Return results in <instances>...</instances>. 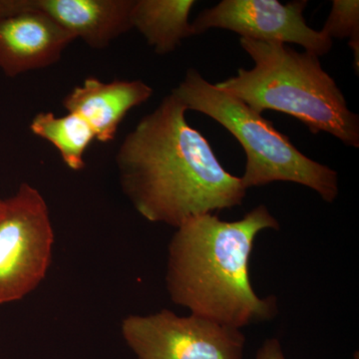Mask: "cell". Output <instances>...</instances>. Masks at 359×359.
<instances>
[{
	"instance_id": "cell-4",
	"label": "cell",
	"mask_w": 359,
	"mask_h": 359,
	"mask_svg": "<svg viewBox=\"0 0 359 359\" xmlns=\"http://www.w3.org/2000/svg\"><path fill=\"white\" fill-rule=\"evenodd\" d=\"M172 93L187 110L209 116L242 145L247 164L241 181L245 190L273 182H290L316 191L328 204L339 197L337 171L302 154L273 123L208 82L195 68L187 71Z\"/></svg>"
},
{
	"instance_id": "cell-3",
	"label": "cell",
	"mask_w": 359,
	"mask_h": 359,
	"mask_svg": "<svg viewBox=\"0 0 359 359\" xmlns=\"http://www.w3.org/2000/svg\"><path fill=\"white\" fill-rule=\"evenodd\" d=\"M240 45L254 60L250 70L215 84L255 112L278 111L297 118L309 132H325L349 147H359V117L325 72L320 57L289 45L241 37Z\"/></svg>"
},
{
	"instance_id": "cell-6",
	"label": "cell",
	"mask_w": 359,
	"mask_h": 359,
	"mask_svg": "<svg viewBox=\"0 0 359 359\" xmlns=\"http://www.w3.org/2000/svg\"><path fill=\"white\" fill-rule=\"evenodd\" d=\"M121 332L138 359L244 358L242 330L192 313L131 314L122 320Z\"/></svg>"
},
{
	"instance_id": "cell-9",
	"label": "cell",
	"mask_w": 359,
	"mask_h": 359,
	"mask_svg": "<svg viewBox=\"0 0 359 359\" xmlns=\"http://www.w3.org/2000/svg\"><path fill=\"white\" fill-rule=\"evenodd\" d=\"M152 87L142 80L103 82L88 77L62 100L67 113L77 115L92 129L97 141L114 140L118 128L129 111L147 102Z\"/></svg>"
},
{
	"instance_id": "cell-14",
	"label": "cell",
	"mask_w": 359,
	"mask_h": 359,
	"mask_svg": "<svg viewBox=\"0 0 359 359\" xmlns=\"http://www.w3.org/2000/svg\"><path fill=\"white\" fill-rule=\"evenodd\" d=\"M256 359H285L278 339H266L257 351Z\"/></svg>"
},
{
	"instance_id": "cell-10",
	"label": "cell",
	"mask_w": 359,
	"mask_h": 359,
	"mask_svg": "<svg viewBox=\"0 0 359 359\" xmlns=\"http://www.w3.org/2000/svg\"><path fill=\"white\" fill-rule=\"evenodd\" d=\"M76 39L92 49H104L133 29L134 0H33Z\"/></svg>"
},
{
	"instance_id": "cell-8",
	"label": "cell",
	"mask_w": 359,
	"mask_h": 359,
	"mask_svg": "<svg viewBox=\"0 0 359 359\" xmlns=\"http://www.w3.org/2000/svg\"><path fill=\"white\" fill-rule=\"evenodd\" d=\"M29 8L0 20V70L7 77L57 63L75 37L29 0Z\"/></svg>"
},
{
	"instance_id": "cell-2",
	"label": "cell",
	"mask_w": 359,
	"mask_h": 359,
	"mask_svg": "<svg viewBox=\"0 0 359 359\" xmlns=\"http://www.w3.org/2000/svg\"><path fill=\"white\" fill-rule=\"evenodd\" d=\"M264 230H280L264 205L238 221H224L210 212L181 224L168 247L171 301L195 316L238 330L275 318L276 297H259L249 275L255 240Z\"/></svg>"
},
{
	"instance_id": "cell-7",
	"label": "cell",
	"mask_w": 359,
	"mask_h": 359,
	"mask_svg": "<svg viewBox=\"0 0 359 359\" xmlns=\"http://www.w3.org/2000/svg\"><path fill=\"white\" fill-rule=\"evenodd\" d=\"M306 0L285 4L278 0H223L199 14L192 22L194 34L219 28L257 41L299 44L320 57L332 50L334 42L306 25Z\"/></svg>"
},
{
	"instance_id": "cell-11",
	"label": "cell",
	"mask_w": 359,
	"mask_h": 359,
	"mask_svg": "<svg viewBox=\"0 0 359 359\" xmlns=\"http://www.w3.org/2000/svg\"><path fill=\"white\" fill-rule=\"evenodd\" d=\"M195 4L194 0H134L132 27L143 35L155 53L166 55L195 35L189 21Z\"/></svg>"
},
{
	"instance_id": "cell-12",
	"label": "cell",
	"mask_w": 359,
	"mask_h": 359,
	"mask_svg": "<svg viewBox=\"0 0 359 359\" xmlns=\"http://www.w3.org/2000/svg\"><path fill=\"white\" fill-rule=\"evenodd\" d=\"M30 130L39 138L49 142L60 154L66 166L74 171L85 167L84 156L95 135L77 115L67 113L57 116L41 112L33 117Z\"/></svg>"
},
{
	"instance_id": "cell-5",
	"label": "cell",
	"mask_w": 359,
	"mask_h": 359,
	"mask_svg": "<svg viewBox=\"0 0 359 359\" xmlns=\"http://www.w3.org/2000/svg\"><path fill=\"white\" fill-rule=\"evenodd\" d=\"M54 230L42 194L28 183L0 199V304L39 287L52 262Z\"/></svg>"
},
{
	"instance_id": "cell-13",
	"label": "cell",
	"mask_w": 359,
	"mask_h": 359,
	"mask_svg": "<svg viewBox=\"0 0 359 359\" xmlns=\"http://www.w3.org/2000/svg\"><path fill=\"white\" fill-rule=\"evenodd\" d=\"M330 39H347L353 52L354 69L359 71V1L358 0H334L332 11L323 29Z\"/></svg>"
},
{
	"instance_id": "cell-15",
	"label": "cell",
	"mask_w": 359,
	"mask_h": 359,
	"mask_svg": "<svg viewBox=\"0 0 359 359\" xmlns=\"http://www.w3.org/2000/svg\"><path fill=\"white\" fill-rule=\"evenodd\" d=\"M29 0H0V20L29 8Z\"/></svg>"
},
{
	"instance_id": "cell-1",
	"label": "cell",
	"mask_w": 359,
	"mask_h": 359,
	"mask_svg": "<svg viewBox=\"0 0 359 359\" xmlns=\"http://www.w3.org/2000/svg\"><path fill=\"white\" fill-rule=\"evenodd\" d=\"M173 93L144 116L116 154L122 192L151 223L189 219L243 204L247 190L226 171Z\"/></svg>"
}]
</instances>
